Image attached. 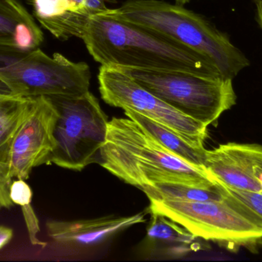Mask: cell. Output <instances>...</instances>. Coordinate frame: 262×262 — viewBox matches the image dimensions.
<instances>
[{
  "label": "cell",
  "instance_id": "cell-2",
  "mask_svg": "<svg viewBox=\"0 0 262 262\" xmlns=\"http://www.w3.org/2000/svg\"><path fill=\"white\" fill-rule=\"evenodd\" d=\"M98 155V164L142 191L158 183L216 186L206 169L182 159L129 118L108 122L105 143Z\"/></svg>",
  "mask_w": 262,
  "mask_h": 262
},
{
  "label": "cell",
  "instance_id": "cell-18",
  "mask_svg": "<svg viewBox=\"0 0 262 262\" xmlns=\"http://www.w3.org/2000/svg\"><path fill=\"white\" fill-rule=\"evenodd\" d=\"M21 209L31 244L32 246H39V247H46L47 246L46 243L41 241L38 238V234L40 232L39 221L32 205L21 206Z\"/></svg>",
  "mask_w": 262,
  "mask_h": 262
},
{
  "label": "cell",
  "instance_id": "cell-4",
  "mask_svg": "<svg viewBox=\"0 0 262 262\" xmlns=\"http://www.w3.org/2000/svg\"><path fill=\"white\" fill-rule=\"evenodd\" d=\"M92 74L84 62L39 48L0 46V95L19 97L81 95L89 92Z\"/></svg>",
  "mask_w": 262,
  "mask_h": 262
},
{
  "label": "cell",
  "instance_id": "cell-6",
  "mask_svg": "<svg viewBox=\"0 0 262 262\" xmlns=\"http://www.w3.org/2000/svg\"><path fill=\"white\" fill-rule=\"evenodd\" d=\"M48 97L58 113L54 132L57 145L49 164L81 171L98 163L109 122L98 98L90 91L81 95Z\"/></svg>",
  "mask_w": 262,
  "mask_h": 262
},
{
  "label": "cell",
  "instance_id": "cell-20",
  "mask_svg": "<svg viewBox=\"0 0 262 262\" xmlns=\"http://www.w3.org/2000/svg\"><path fill=\"white\" fill-rule=\"evenodd\" d=\"M12 183V178L9 174L7 163L0 161V210L9 209L13 206L9 196Z\"/></svg>",
  "mask_w": 262,
  "mask_h": 262
},
{
  "label": "cell",
  "instance_id": "cell-9",
  "mask_svg": "<svg viewBox=\"0 0 262 262\" xmlns=\"http://www.w3.org/2000/svg\"><path fill=\"white\" fill-rule=\"evenodd\" d=\"M58 118V111L49 97H33L9 149L7 164L12 178L29 179L34 168L49 164L57 145L54 132Z\"/></svg>",
  "mask_w": 262,
  "mask_h": 262
},
{
  "label": "cell",
  "instance_id": "cell-15",
  "mask_svg": "<svg viewBox=\"0 0 262 262\" xmlns=\"http://www.w3.org/2000/svg\"><path fill=\"white\" fill-rule=\"evenodd\" d=\"M33 97L0 95V161L7 163L11 144L32 106Z\"/></svg>",
  "mask_w": 262,
  "mask_h": 262
},
{
  "label": "cell",
  "instance_id": "cell-10",
  "mask_svg": "<svg viewBox=\"0 0 262 262\" xmlns=\"http://www.w3.org/2000/svg\"><path fill=\"white\" fill-rule=\"evenodd\" d=\"M204 168L215 181L238 190L262 191V146L229 143L206 150Z\"/></svg>",
  "mask_w": 262,
  "mask_h": 262
},
{
  "label": "cell",
  "instance_id": "cell-22",
  "mask_svg": "<svg viewBox=\"0 0 262 262\" xmlns=\"http://www.w3.org/2000/svg\"><path fill=\"white\" fill-rule=\"evenodd\" d=\"M256 6V21L262 30V0H255Z\"/></svg>",
  "mask_w": 262,
  "mask_h": 262
},
{
  "label": "cell",
  "instance_id": "cell-14",
  "mask_svg": "<svg viewBox=\"0 0 262 262\" xmlns=\"http://www.w3.org/2000/svg\"><path fill=\"white\" fill-rule=\"evenodd\" d=\"M124 113L168 150L192 166L204 168L206 152L204 146L190 141L173 129L135 111L125 109Z\"/></svg>",
  "mask_w": 262,
  "mask_h": 262
},
{
  "label": "cell",
  "instance_id": "cell-11",
  "mask_svg": "<svg viewBox=\"0 0 262 262\" xmlns=\"http://www.w3.org/2000/svg\"><path fill=\"white\" fill-rule=\"evenodd\" d=\"M146 216V212H140L130 216L110 215L75 221L51 220L46 223V228L49 237L60 244L91 246L145 223Z\"/></svg>",
  "mask_w": 262,
  "mask_h": 262
},
{
  "label": "cell",
  "instance_id": "cell-21",
  "mask_svg": "<svg viewBox=\"0 0 262 262\" xmlns=\"http://www.w3.org/2000/svg\"><path fill=\"white\" fill-rule=\"evenodd\" d=\"M13 237V231L6 226H0V250L6 246Z\"/></svg>",
  "mask_w": 262,
  "mask_h": 262
},
{
  "label": "cell",
  "instance_id": "cell-7",
  "mask_svg": "<svg viewBox=\"0 0 262 262\" xmlns=\"http://www.w3.org/2000/svg\"><path fill=\"white\" fill-rule=\"evenodd\" d=\"M149 199L151 213L167 217L202 239L232 249L255 250L262 244V228L224 198L207 201Z\"/></svg>",
  "mask_w": 262,
  "mask_h": 262
},
{
  "label": "cell",
  "instance_id": "cell-12",
  "mask_svg": "<svg viewBox=\"0 0 262 262\" xmlns=\"http://www.w3.org/2000/svg\"><path fill=\"white\" fill-rule=\"evenodd\" d=\"M44 35L33 15L18 0H0V46L34 49Z\"/></svg>",
  "mask_w": 262,
  "mask_h": 262
},
{
  "label": "cell",
  "instance_id": "cell-19",
  "mask_svg": "<svg viewBox=\"0 0 262 262\" xmlns=\"http://www.w3.org/2000/svg\"><path fill=\"white\" fill-rule=\"evenodd\" d=\"M32 195V189L26 183V180L17 178L15 181H12L9 196L13 204L19 206L31 204Z\"/></svg>",
  "mask_w": 262,
  "mask_h": 262
},
{
  "label": "cell",
  "instance_id": "cell-17",
  "mask_svg": "<svg viewBox=\"0 0 262 262\" xmlns=\"http://www.w3.org/2000/svg\"><path fill=\"white\" fill-rule=\"evenodd\" d=\"M214 181L226 201L262 228V191L238 190L224 186L215 180Z\"/></svg>",
  "mask_w": 262,
  "mask_h": 262
},
{
  "label": "cell",
  "instance_id": "cell-8",
  "mask_svg": "<svg viewBox=\"0 0 262 262\" xmlns=\"http://www.w3.org/2000/svg\"><path fill=\"white\" fill-rule=\"evenodd\" d=\"M98 78L101 98L107 104L135 111L204 146L207 126L171 107L142 87L122 69L101 66Z\"/></svg>",
  "mask_w": 262,
  "mask_h": 262
},
{
  "label": "cell",
  "instance_id": "cell-1",
  "mask_svg": "<svg viewBox=\"0 0 262 262\" xmlns=\"http://www.w3.org/2000/svg\"><path fill=\"white\" fill-rule=\"evenodd\" d=\"M81 39L101 66L223 77L203 55L120 18L113 9L91 17Z\"/></svg>",
  "mask_w": 262,
  "mask_h": 262
},
{
  "label": "cell",
  "instance_id": "cell-3",
  "mask_svg": "<svg viewBox=\"0 0 262 262\" xmlns=\"http://www.w3.org/2000/svg\"><path fill=\"white\" fill-rule=\"evenodd\" d=\"M114 13L203 55L222 76L234 79L250 65L246 55L203 16L161 0H129Z\"/></svg>",
  "mask_w": 262,
  "mask_h": 262
},
{
  "label": "cell",
  "instance_id": "cell-13",
  "mask_svg": "<svg viewBox=\"0 0 262 262\" xmlns=\"http://www.w3.org/2000/svg\"><path fill=\"white\" fill-rule=\"evenodd\" d=\"M151 214L146 238L155 250L172 258H180L200 250V238L167 217Z\"/></svg>",
  "mask_w": 262,
  "mask_h": 262
},
{
  "label": "cell",
  "instance_id": "cell-5",
  "mask_svg": "<svg viewBox=\"0 0 262 262\" xmlns=\"http://www.w3.org/2000/svg\"><path fill=\"white\" fill-rule=\"evenodd\" d=\"M121 69L171 107L207 126L236 103L231 78L178 71Z\"/></svg>",
  "mask_w": 262,
  "mask_h": 262
},
{
  "label": "cell",
  "instance_id": "cell-23",
  "mask_svg": "<svg viewBox=\"0 0 262 262\" xmlns=\"http://www.w3.org/2000/svg\"><path fill=\"white\" fill-rule=\"evenodd\" d=\"M177 4L180 5V6H183V5L186 4V3H189L191 0H175Z\"/></svg>",
  "mask_w": 262,
  "mask_h": 262
},
{
  "label": "cell",
  "instance_id": "cell-16",
  "mask_svg": "<svg viewBox=\"0 0 262 262\" xmlns=\"http://www.w3.org/2000/svg\"><path fill=\"white\" fill-rule=\"evenodd\" d=\"M216 184V183H215ZM149 198L186 201H221L223 195L218 186L200 187L182 183H158L143 191Z\"/></svg>",
  "mask_w": 262,
  "mask_h": 262
}]
</instances>
